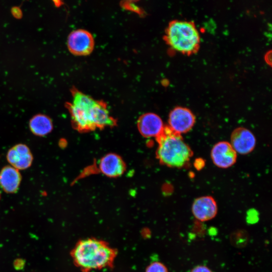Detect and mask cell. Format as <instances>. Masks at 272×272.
I'll return each instance as SVG.
<instances>
[{"mask_svg": "<svg viewBox=\"0 0 272 272\" xmlns=\"http://www.w3.org/2000/svg\"><path fill=\"white\" fill-rule=\"evenodd\" d=\"M138 127L140 133L144 137L157 138L163 132L165 126L157 114L147 113L139 118Z\"/></svg>", "mask_w": 272, "mask_h": 272, "instance_id": "30bf717a", "label": "cell"}, {"mask_svg": "<svg viewBox=\"0 0 272 272\" xmlns=\"http://www.w3.org/2000/svg\"><path fill=\"white\" fill-rule=\"evenodd\" d=\"M21 181L18 170L12 166L4 167L0 172V186L7 193L16 192Z\"/></svg>", "mask_w": 272, "mask_h": 272, "instance_id": "4fadbf2b", "label": "cell"}, {"mask_svg": "<svg viewBox=\"0 0 272 272\" xmlns=\"http://www.w3.org/2000/svg\"><path fill=\"white\" fill-rule=\"evenodd\" d=\"M126 169L124 162L119 155L109 153L102 157L98 163V169L109 177H116L123 174Z\"/></svg>", "mask_w": 272, "mask_h": 272, "instance_id": "8fae6325", "label": "cell"}, {"mask_svg": "<svg viewBox=\"0 0 272 272\" xmlns=\"http://www.w3.org/2000/svg\"><path fill=\"white\" fill-rule=\"evenodd\" d=\"M157 139V157L164 165L181 168L187 164L193 152L181 135L174 132L167 126Z\"/></svg>", "mask_w": 272, "mask_h": 272, "instance_id": "3957f363", "label": "cell"}, {"mask_svg": "<svg viewBox=\"0 0 272 272\" xmlns=\"http://www.w3.org/2000/svg\"><path fill=\"white\" fill-rule=\"evenodd\" d=\"M237 154L230 143L221 141L212 148L211 157L213 163L219 168L226 169L236 162Z\"/></svg>", "mask_w": 272, "mask_h": 272, "instance_id": "52a82bcc", "label": "cell"}, {"mask_svg": "<svg viewBox=\"0 0 272 272\" xmlns=\"http://www.w3.org/2000/svg\"><path fill=\"white\" fill-rule=\"evenodd\" d=\"M145 272H168L167 267L162 262L155 261L151 263Z\"/></svg>", "mask_w": 272, "mask_h": 272, "instance_id": "9a60e30c", "label": "cell"}, {"mask_svg": "<svg viewBox=\"0 0 272 272\" xmlns=\"http://www.w3.org/2000/svg\"><path fill=\"white\" fill-rule=\"evenodd\" d=\"M72 101L67 105L75 127L80 131L97 128L112 127L116 124L106 105L102 101L76 90L72 91Z\"/></svg>", "mask_w": 272, "mask_h": 272, "instance_id": "6da1fadb", "label": "cell"}, {"mask_svg": "<svg viewBox=\"0 0 272 272\" xmlns=\"http://www.w3.org/2000/svg\"><path fill=\"white\" fill-rule=\"evenodd\" d=\"M165 40L172 49L184 54L194 53L199 47V34L192 22L171 21L167 28Z\"/></svg>", "mask_w": 272, "mask_h": 272, "instance_id": "277c9868", "label": "cell"}, {"mask_svg": "<svg viewBox=\"0 0 272 272\" xmlns=\"http://www.w3.org/2000/svg\"><path fill=\"white\" fill-rule=\"evenodd\" d=\"M7 158L12 166L18 170L29 168L33 161L29 148L24 144H18L10 149Z\"/></svg>", "mask_w": 272, "mask_h": 272, "instance_id": "7c38bea8", "label": "cell"}, {"mask_svg": "<svg viewBox=\"0 0 272 272\" xmlns=\"http://www.w3.org/2000/svg\"><path fill=\"white\" fill-rule=\"evenodd\" d=\"M230 143L236 152L241 155L251 153L256 146V139L248 129L239 127L232 132Z\"/></svg>", "mask_w": 272, "mask_h": 272, "instance_id": "ba28073f", "label": "cell"}, {"mask_svg": "<svg viewBox=\"0 0 272 272\" xmlns=\"http://www.w3.org/2000/svg\"><path fill=\"white\" fill-rule=\"evenodd\" d=\"M67 44L71 53L77 55H86L92 51L94 40L89 32L83 29H78L70 33Z\"/></svg>", "mask_w": 272, "mask_h": 272, "instance_id": "8992f818", "label": "cell"}, {"mask_svg": "<svg viewBox=\"0 0 272 272\" xmlns=\"http://www.w3.org/2000/svg\"><path fill=\"white\" fill-rule=\"evenodd\" d=\"M191 211L194 217L198 221H208L217 215L218 206L212 196H202L194 199L192 204Z\"/></svg>", "mask_w": 272, "mask_h": 272, "instance_id": "9c48e42d", "label": "cell"}, {"mask_svg": "<svg viewBox=\"0 0 272 272\" xmlns=\"http://www.w3.org/2000/svg\"><path fill=\"white\" fill-rule=\"evenodd\" d=\"M29 126L31 131L38 136L46 135L53 128L50 118L43 114H37L32 117L30 121Z\"/></svg>", "mask_w": 272, "mask_h": 272, "instance_id": "5bb4252c", "label": "cell"}, {"mask_svg": "<svg viewBox=\"0 0 272 272\" xmlns=\"http://www.w3.org/2000/svg\"><path fill=\"white\" fill-rule=\"evenodd\" d=\"M71 254L75 264L89 272L112 266L117 251L103 240L89 238L80 240Z\"/></svg>", "mask_w": 272, "mask_h": 272, "instance_id": "7a4b0ae2", "label": "cell"}, {"mask_svg": "<svg viewBox=\"0 0 272 272\" xmlns=\"http://www.w3.org/2000/svg\"><path fill=\"white\" fill-rule=\"evenodd\" d=\"M195 122V116L190 110L178 106L170 112L167 127L174 132L181 135L189 132L192 128Z\"/></svg>", "mask_w": 272, "mask_h": 272, "instance_id": "5b68a950", "label": "cell"}, {"mask_svg": "<svg viewBox=\"0 0 272 272\" xmlns=\"http://www.w3.org/2000/svg\"><path fill=\"white\" fill-rule=\"evenodd\" d=\"M190 272H212V271L205 265H197L192 269Z\"/></svg>", "mask_w": 272, "mask_h": 272, "instance_id": "2e32d148", "label": "cell"}]
</instances>
